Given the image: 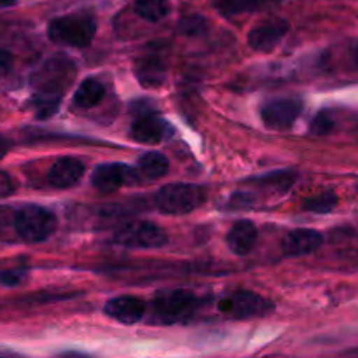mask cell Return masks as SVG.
Listing matches in <instances>:
<instances>
[{"label":"cell","mask_w":358,"mask_h":358,"mask_svg":"<svg viewBox=\"0 0 358 358\" xmlns=\"http://www.w3.org/2000/svg\"><path fill=\"white\" fill-rule=\"evenodd\" d=\"M73 76H76V69L70 59L52 58L42 65V69L35 73L31 80L35 86L31 103H34L37 117H51L58 110L63 93L72 84Z\"/></svg>","instance_id":"obj_1"},{"label":"cell","mask_w":358,"mask_h":358,"mask_svg":"<svg viewBox=\"0 0 358 358\" xmlns=\"http://www.w3.org/2000/svg\"><path fill=\"white\" fill-rule=\"evenodd\" d=\"M96 34V20L87 13H73L52 20L48 35L55 44L86 48Z\"/></svg>","instance_id":"obj_2"},{"label":"cell","mask_w":358,"mask_h":358,"mask_svg":"<svg viewBox=\"0 0 358 358\" xmlns=\"http://www.w3.org/2000/svg\"><path fill=\"white\" fill-rule=\"evenodd\" d=\"M206 201L205 187L196 184H166L156 192V206L168 215H185Z\"/></svg>","instance_id":"obj_3"},{"label":"cell","mask_w":358,"mask_h":358,"mask_svg":"<svg viewBox=\"0 0 358 358\" xmlns=\"http://www.w3.org/2000/svg\"><path fill=\"white\" fill-rule=\"evenodd\" d=\"M58 219L51 210L38 205H27L14 215V229L27 243H42L55 234Z\"/></svg>","instance_id":"obj_4"},{"label":"cell","mask_w":358,"mask_h":358,"mask_svg":"<svg viewBox=\"0 0 358 358\" xmlns=\"http://www.w3.org/2000/svg\"><path fill=\"white\" fill-rule=\"evenodd\" d=\"M199 306L198 296L189 290H163L152 303V313L161 324H177L192 317Z\"/></svg>","instance_id":"obj_5"},{"label":"cell","mask_w":358,"mask_h":358,"mask_svg":"<svg viewBox=\"0 0 358 358\" xmlns=\"http://www.w3.org/2000/svg\"><path fill=\"white\" fill-rule=\"evenodd\" d=\"M275 310V304L259 294L250 290H236L219 301V311L227 318L247 320V318H261Z\"/></svg>","instance_id":"obj_6"},{"label":"cell","mask_w":358,"mask_h":358,"mask_svg":"<svg viewBox=\"0 0 358 358\" xmlns=\"http://www.w3.org/2000/svg\"><path fill=\"white\" fill-rule=\"evenodd\" d=\"M114 241L126 248H159L168 243V234L152 222H131L115 231Z\"/></svg>","instance_id":"obj_7"},{"label":"cell","mask_w":358,"mask_h":358,"mask_svg":"<svg viewBox=\"0 0 358 358\" xmlns=\"http://www.w3.org/2000/svg\"><path fill=\"white\" fill-rule=\"evenodd\" d=\"M303 110V101L297 98H276L262 105L261 117L268 128L289 129L299 117Z\"/></svg>","instance_id":"obj_8"},{"label":"cell","mask_w":358,"mask_h":358,"mask_svg":"<svg viewBox=\"0 0 358 358\" xmlns=\"http://www.w3.org/2000/svg\"><path fill=\"white\" fill-rule=\"evenodd\" d=\"M138 173L131 166L121 163H103L94 168L91 184L101 192H114L122 185L136 184Z\"/></svg>","instance_id":"obj_9"},{"label":"cell","mask_w":358,"mask_h":358,"mask_svg":"<svg viewBox=\"0 0 358 358\" xmlns=\"http://www.w3.org/2000/svg\"><path fill=\"white\" fill-rule=\"evenodd\" d=\"M289 31V23L282 17H269L254 27L248 34V45L254 51L271 52Z\"/></svg>","instance_id":"obj_10"},{"label":"cell","mask_w":358,"mask_h":358,"mask_svg":"<svg viewBox=\"0 0 358 358\" xmlns=\"http://www.w3.org/2000/svg\"><path fill=\"white\" fill-rule=\"evenodd\" d=\"M168 128L170 126H168L164 119H161L157 114H152V112H145V114H140L133 121L129 135L136 142L145 143V145H154V143H159L166 138Z\"/></svg>","instance_id":"obj_11"},{"label":"cell","mask_w":358,"mask_h":358,"mask_svg":"<svg viewBox=\"0 0 358 358\" xmlns=\"http://www.w3.org/2000/svg\"><path fill=\"white\" fill-rule=\"evenodd\" d=\"M145 301L136 296H119L105 303V315L119 324L133 325L145 315Z\"/></svg>","instance_id":"obj_12"},{"label":"cell","mask_w":358,"mask_h":358,"mask_svg":"<svg viewBox=\"0 0 358 358\" xmlns=\"http://www.w3.org/2000/svg\"><path fill=\"white\" fill-rule=\"evenodd\" d=\"M84 170H86V166L77 157H59L49 168L48 182L55 189H70L76 184H79V180L84 175Z\"/></svg>","instance_id":"obj_13"},{"label":"cell","mask_w":358,"mask_h":358,"mask_svg":"<svg viewBox=\"0 0 358 358\" xmlns=\"http://www.w3.org/2000/svg\"><path fill=\"white\" fill-rule=\"evenodd\" d=\"M322 243H324V236L318 231L296 229L287 234L282 248L287 257H301V255H310L317 252Z\"/></svg>","instance_id":"obj_14"},{"label":"cell","mask_w":358,"mask_h":358,"mask_svg":"<svg viewBox=\"0 0 358 358\" xmlns=\"http://www.w3.org/2000/svg\"><path fill=\"white\" fill-rule=\"evenodd\" d=\"M257 227L250 222V220H240L234 224L227 233V247L233 254L236 255H247L254 250L257 245Z\"/></svg>","instance_id":"obj_15"},{"label":"cell","mask_w":358,"mask_h":358,"mask_svg":"<svg viewBox=\"0 0 358 358\" xmlns=\"http://www.w3.org/2000/svg\"><path fill=\"white\" fill-rule=\"evenodd\" d=\"M135 76L140 80V84L145 87L161 86L166 77V66L156 56H147L136 62Z\"/></svg>","instance_id":"obj_16"},{"label":"cell","mask_w":358,"mask_h":358,"mask_svg":"<svg viewBox=\"0 0 358 358\" xmlns=\"http://www.w3.org/2000/svg\"><path fill=\"white\" fill-rule=\"evenodd\" d=\"M105 98V86L98 79L83 80L73 93V103L80 108H93Z\"/></svg>","instance_id":"obj_17"},{"label":"cell","mask_w":358,"mask_h":358,"mask_svg":"<svg viewBox=\"0 0 358 358\" xmlns=\"http://www.w3.org/2000/svg\"><path fill=\"white\" fill-rule=\"evenodd\" d=\"M282 0H213L215 7L224 16H236L243 13H254V10L266 9L280 3Z\"/></svg>","instance_id":"obj_18"},{"label":"cell","mask_w":358,"mask_h":358,"mask_svg":"<svg viewBox=\"0 0 358 358\" xmlns=\"http://www.w3.org/2000/svg\"><path fill=\"white\" fill-rule=\"evenodd\" d=\"M138 168L143 177L161 178L170 170V163H168L166 156H163L161 152H156V150H150V152H145L140 157Z\"/></svg>","instance_id":"obj_19"},{"label":"cell","mask_w":358,"mask_h":358,"mask_svg":"<svg viewBox=\"0 0 358 358\" xmlns=\"http://www.w3.org/2000/svg\"><path fill=\"white\" fill-rule=\"evenodd\" d=\"M170 0H135V10L145 21L156 23L170 14Z\"/></svg>","instance_id":"obj_20"},{"label":"cell","mask_w":358,"mask_h":358,"mask_svg":"<svg viewBox=\"0 0 358 358\" xmlns=\"http://www.w3.org/2000/svg\"><path fill=\"white\" fill-rule=\"evenodd\" d=\"M297 180V173L292 170H282V171H273V173L262 175V177L252 178L248 180L250 184L261 185V187H273L278 189V191H287L294 185V182Z\"/></svg>","instance_id":"obj_21"},{"label":"cell","mask_w":358,"mask_h":358,"mask_svg":"<svg viewBox=\"0 0 358 358\" xmlns=\"http://www.w3.org/2000/svg\"><path fill=\"white\" fill-rule=\"evenodd\" d=\"M336 205H338V196L334 191H324L303 201V208L313 213H329L336 208Z\"/></svg>","instance_id":"obj_22"},{"label":"cell","mask_w":358,"mask_h":358,"mask_svg":"<svg viewBox=\"0 0 358 358\" xmlns=\"http://www.w3.org/2000/svg\"><path fill=\"white\" fill-rule=\"evenodd\" d=\"M334 117H332V114L329 110H322L318 112L317 115L313 117V121H311L310 124V131L313 133V135H329V133L334 131Z\"/></svg>","instance_id":"obj_23"},{"label":"cell","mask_w":358,"mask_h":358,"mask_svg":"<svg viewBox=\"0 0 358 358\" xmlns=\"http://www.w3.org/2000/svg\"><path fill=\"white\" fill-rule=\"evenodd\" d=\"M27 268H9L0 271V285L3 287H17L27 280Z\"/></svg>","instance_id":"obj_24"},{"label":"cell","mask_w":358,"mask_h":358,"mask_svg":"<svg viewBox=\"0 0 358 358\" xmlns=\"http://www.w3.org/2000/svg\"><path fill=\"white\" fill-rule=\"evenodd\" d=\"M180 30L187 35H198L206 30V21L199 16H189L180 21Z\"/></svg>","instance_id":"obj_25"},{"label":"cell","mask_w":358,"mask_h":358,"mask_svg":"<svg viewBox=\"0 0 358 358\" xmlns=\"http://www.w3.org/2000/svg\"><path fill=\"white\" fill-rule=\"evenodd\" d=\"M13 62L14 58L13 55H10V51H7V49H0V79L10 72V69H13Z\"/></svg>","instance_id":"obj_26"},{"label":"cell","mask_w":358,"mask_h":358,"mask_svg":"<svg viewBox=\"0 0 358 358\" xmlns=\"http://www.w3.org/2000/svg\"><path fill=\"white\" fill-rule=\"evenodd\" d=\"M350 63H352L353 69L358 70V42L350 48Z\"/></svg>","instance_id":"obj_27"},{"label":"cell","mask_w":358,"mask_h":358,"mask_svg":"<svg viewBox=\"0 0 358 358\" xmlns=\"http://www.w3.org/2000/svg\"><path fill=\"white\" fill-rule=\"evenodd\" d=\"M9 149H10L9 140L3 138V136H0V159H2L7 152H9Z\"/></svg>","instance_id":"obj_28"},{"label":"cell","mask_w":358,"mask_h":358,"mask_svg":"<svg viewBox=\"0 0 358 358\" xmlns=\"http://www.w3.org/2000/svg\"><path fill=\"white\" fill-rule=\"evenodd\" d=\"M13 3H16V0H0V6L2 7H9L13 6Z\"/></svg>","instance_id":"obj_29"}]
</instances>
